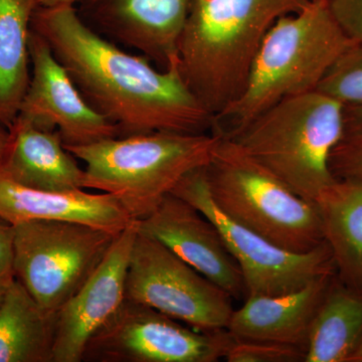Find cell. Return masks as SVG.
Masks as SVG:
<instances>
[{
  "instance_id": "2e32d148",
  "label": "cell",
  "mask_w": 362,
  "mask_h": 362,
  "mask_svg": "<svg viewBox=\"0 0 362 362\" xmlns=\"http://www.w3.org/2000/svg\"><path fill=\"white\" fill-rule=\"evenodd\" d=\"M8 132L0 175L47 192L84 189L85 170L66 149L59 130L42 129L18 116Z\"/></svg>"
},
{
  "instance_id": "ac0fdd59",
  "label": "cell",
  "mask_w": 362,
  "mask_h": 362,
  "mask_svg": "<svg viewBox=\"0 0 362 362\" xmlns=\"http://www.w3.org/2000/svg\"><path fill=\"white\" fill-rule=\"evenodd\" d=\"M338 280L362 293V180H337L316 199Z\"/></svg>"
},
{
  "instance_id": "8992f818",
  "label": "cell",
  "mask_w": 362,
  "mask_h": 362,
  "mask_svg": "<svg viewBox=\"0 0 362 362\" xmlns=\"http://www.w3.org/2000/svg\"><path fill=\"white\" fill-rule=\"evenodd\" d=\"M204 173L214 204L247 230L298 254L324 242L316 202L295 194L233 140L218 135Z\"/></svg>"
},
{
  "instance_id": "cb8c5ba5",
  "label": "cell",
  "mask_w": 362,
  "mask_h": 362,
  "mask_svg": "<svg viewBox=\"0 0 362 362\" xmlns=\"http://www.w3.org/2000/svg\"><path fill=\"white\" fill-rule=\"evenodd\" d=\"M330 169L337 180H362V140H342L331 153Z\"/></svg>"
},
{
  "instance_id": "4316f807",
  "label": "cell",
  "mask_w": 362,
  "mask_h": 362,
  "mask_svg": "<svg viewBox=\"0 0 362 362\" xmlns=\"http://www.w3.org/2000/svg\"><path fill=\"white\" fill-rule=\"evenodd\" d=\"M342 140L345 141L362 140V105L345 106L344 131H343Z\"/></svg>"
},
{
  "instance_id": "7402d4cb",
  "label": "cell",
  "mask_w": 362,
  "mask_h": 362,
  "mask_svg": "<svg viewBox=\"0 0 362 362\" xmlns=\"http://www.w3.org/2000/svg\"><path fill=\"white\" fill-rule=\"evenodd\" d=\"M317 90L344 106L362 105V42H354L340 54Z\"/></svg>"
},
{
  "instance_id": "3957f363",
  "label": "cell",
  "mask_w": 362,
  "mask_h": 362,
  "mask_svg": "<svg viewBox=\"0 0 362 362\" xmlns=\"http://www.w3.org/2000/svg\"><path fill=\"white\" fill-rule=\"evenodd\" d=\"M354 44L327 0H310L279 18L267 33L240 96L214 117V134L228 137L274 105L318 89L345 49Z\"/></svg>"
},
{
  "instance_id": "9c48e42d",
  "label": "cell",
  "mask_w": 362,
  "mask_h": 362,
  "mask_svg": "<svg viewBox=\"0 0 362 362\" xmlns=\"http://www.w3.org/2000/svg\"><path fill=\"white\" fill-rule=\"evenodd\" d=\"M126 299L202 331L226 329L235 310L228 293L138 230L126 277Z\"/></svg>"
},
{
  "instance_id": "30bf717a",
  "label": "cell",
  "mask_w": 362,
  "mask_h": 362,
  "mask_svg": "<svg viewBox=\"0 0 362 362\" xmlns=\"http://www.w3.org/2000/svg\"><path fill=\"white\" fill-rule=\"evenodd\" d=\"M204 168L188 173L171 194L197 207L218 226L242 271L247 297L286 294L322 276L337 274L325 240L304 254L286 251L221 213L209 194Z\"/></svg>"
},
{
  "instance_id": "f546056e",
  "label": "cell",
  "mask_w": 362,
  "mask_h": 362,
  "mask_svg": "<svg viewBox=\"0 0 362 362\" xmlns=\"http://www.w3.org/2000/svg\"><path fill=\"white\" fill-rule=\"evenodd\" d=\"M0 280V307H1L2 302H4V297H6L7 288L11 284V281Z\"/></svg>"
},
{
  "instance_id": "9a60e30c",
  "label": "cell",
  "mask_w": 362,
  "mask_h": 362,
  "mask_svg": "<svg viewBox=\"0 0 362 362\" xmlns=\"http://www.w3.org/2000/svg\"><path fill=\"white\" fill-rule=\"evenodd\" d=\"M0 218L11 225L33 221H69L119 235L132 220L116 199L85 189H35L0 175Z\"/></svg>"
},
{
  "instance_id": "277c9868",
  "label": "cell",
  "mask_w": 362,
  "mask_h": 362,
  "mask_svg": "<svg viewBox=\"0 0 362 362\" xmlns=\"http://www.w3.org/2000/svg\"><path fill=\"white\" fill-rule=\"evenodd\" d=\"M218 142L214 133L152 132L65 147L85 163L84 189L112 195L140 221L185 176L207 165Z\"/></svg>"
},
{
  "instance_id": "e0dca14e",
  "label": "cell",
  "mask_w": 362,
  "mask_h": 362,
  "mask_svg": "<svg viewBox=\"0 0 362 362\" xmlns=\"http://www.w3.org/2000/svg\"><path fill=\"white\" fill-rule=\"evenodd\" d=\"M335 276H322L286 294L247 297L233 310L226 330L237 340L282 343L306 350L314 317Z\"/></svg>"
},
{
  "instance_id": "5bb4252c",
  "label": "cell",
  "mask_w": 362,
  "mask_h": 362,
  "mask_svg": "<svg viewBox=\"0 0 362 362\" xmlns=\"http://www.w3.org/2000/svg\"><path fill=\"white\" fill-rule=\"evenodd\" d=\"M136 235L133 221L117 235L87 282L57 312L52 362H82L90 338L126 299V277Z\"/></svg>"
},
{
  "instance_id": "44dd1931",
  "label": "cell",
  "mask_w": 362,
  "mask_h": 362,
  "mask_svg": "<svg viewBox=\"0 0 362 362\" xmlns=\"http://www.w3.org/2000/svg\"><path fill=\"white\" fill-rule=\"evenodd\" d=\"M362 339V293L333 279L312 322L305 362H349Z\"/></svg>"
},
{
  "instance_id": "4dcf8cb0",
  "label": "cell",
  "mask_w": 362,
  "mask_h": 362,
  "mask_svg": "<svg viewBox=\"0 0 362 362\" xmlns=\"http://www.w3.org/2000/svg\"><path fill=\"white\" fill-rule=\"evenodd\" d=\"M349 362H362V339L354 354L350 357Z\"/></svg>"
},
{
  "instance_id": "603a6c76",
  "label": "cell",
  "mask_w": 362,
  "mask_h": 362,
  "mask_svg": "<svg viewBox=\"0 0 362 362\" xmlns=\"http://www.w3.org/2000/svg\"><path fill=\"white\" fill-rule=\"evenodd\" d=\"M306 350L282 343L237 340L228 350V362H301L305 361Z\"/></svg>"
},
{
  "instance_id": "4fadbf2b",
  "label": "cell",
  "mask_w": 362,
  "mask_h": 362,
  "mask_svg": "<svg viewBox=\"0 0 362 362\" xmlns=\"http://www.w3.org/2000/svg\"><path fill=\"white\" fill-rule=\"evenodd\" d=\"M135 221L138 232L160 242L233 299L247 296L242 271L220 230L197 207L170 194L150 216Z\"/></svg>"
},
{
  "instance_id": "d4e9b609",
  "label": "cell",
  "mask_w": 362,
  "mask_h": 362,
  "mask_svg": "<svg viewBox=\"0 0 362 362\" xmlns=\"http://www.w3.org/2000/svg\"><path fill=\"white\" fill-rule=\"evenodd\" d=\"M331 13L354 42H362V0H327Z\"/></svg>"
},
{
  "instance_id": "6da1fadb",
  "label": "cell",
  "mask_w": 362,
  "mask_h": 362,
  "mask_svg": "<svg viewBox=\"0 0 362 362\" xmlns=\"http://www.w3.org/2000/svg\"><path fill=\"white\" fill-rule=\"evenodd\" d=\"M30 28L68 71L85 101L120 137L152 132L211 133L214 118L188 89L177 66L160 70L95 32L74 6H40Z\"/></svg>"
},
{
  "instance_id": "d6986e66",
  "label": "cell",
  "mask_w": 362,
  "mask_h": 362,
  "mask_svg": "<svg viewBox=\"0 0 362 362\" xmlns=\"http://www.w3.org/2000/svg\"><path fill=\"white\" fill-rule=\"evenodd\" d=\"M54 329L56 314L14 278L0 307V362H52Z\"/></svg>"
},
{
  "instance_id": "7c38bea8",
  "label": "cell",
  "mask_w": 362,
  "mask_h": 362,
  "mask_svg": "<svg viewBox=\"0 0 362 362\" xmlns=\"http://www.w3.org/2000/svg\"><path fill=\"white\" fill-rule=\"evenodd\" d=\"M192 0H81L83 21L114 44L141 52L160 70L177 66Z\"/></svg>"
},
{
  "instance_id": "ffe728a7",
  "label": "cell",
  "mask_w": 362,
  "mask_h": 362,
  "mask_svg": "<svg viewBox=\"0 0 362 362\" xmlns=\"http://www.w3.org/2000/svg\"><path fill=\"white\" fill-rule=\"evenodd\" d=\"M40 0H0V125L9 129L30 84V23Z\"/></svg>"
},
{
  "instance_id": "ba28073f",
  "label": "cell",
  "mask_w": 362,
  "mask_h": 362,
  "mask_svg": "<svg viewBox=\"0 0 362 362\" xmlns=\"http://www.w3.org/2000/svg\"><path fill=\"white\" fill-rule=\"evenodd\" d=\"M226 329L202 331L125 299L86 346V362H216L235 343Z\"/></svg>"
},
{
  "instance_id": "f1b7e54d",
  "label": "cell",
  "mask_w": 362,
  "mask_h": 362,
  "mask_svg": "<svg viewBox=\"0 0 362 362\" xmlns=\"http://www.w3.org/2000/svg\"><path fill=\"white\" fill-rule=\"evenodd\" d=\"M9 132L4 126L0 125V158L6 151L7 142H8Z\"/></svg>"
},
{
  "instance_id": "52a82bcc",
  "label": "cell",
  "mask_w": 362,
  "mask_h": 362,
  "mask_svg": "<svg viewBox=\"0 0 362 362\" xmlns=\"http://www.w3.org/2000/svg\"><path fill=\"white\" fill-rule=\"evenodd\" d=\"M13 230L14 278L54 314L87 282L118 235L69 221H26Z\"/></svg>"
},
{
  "instance_id": "7a4b0ae2",
  "label": "cell",
  "mask_w": 362,
  "mask_h": 362,
  "mask_svg": "<svg viewBox=\"0 0 362 362\" xmlns=\"http://www.w3.org/2000/svg\"><path fill=\"white\" fill-rule=\"evenodd\" d=\"M310 0H192L177 47L188 89L214 117L246 87L252 62L274 23Z\"/></svg>"
},
{
  "instance_id": "83f0119b",
  "label": "cell",
  "mask_w": 362,
  "mask_h": 362,
  "mask_svg": "<svg viewBox=\"0 0 362 362\" xmlns=\"http://www.w3.org/2000/svg\"><path fill=\"white\" fill-rule=\"evenodd\" d=\"M81 0H40V6L56 7L62 6H74Z\"/></svg>"
},
{
  "instance_id": "5b68a950",
  "label": "cell",
  "mask_w": 362,
  "mask_h": 362,
  "mask_svg": "<svg viewBox=\"0 0 362 362\" xmlns=\"http://www.w3.org/2000/svg\"><path fill=\"white\" fill-rule=\"evenodd\" d=\"M344 108L334 98L312 90L279 102L226 138L295 194L316 202L337 180L330 156L343 139Z\"/></svg>"
},
{
  "instance_id": "484cf974",
  "label": "cell",
  "mask_w": 362,
  "mask_h": 362,
  "mask_svg": "<svg viewBox=\"0 0 362 362\" xmlns=\"http://www.w3.org/2000/svg\"><path fill=\"white\" fill-rule=\"evenodd\" d=\"M13 233V226L0 218V280L14 279Z\"/></svg>"
},
{
  "instance_id": "8fae6325",
  "label": "cell",
  "mask_w": 362,
  "mask_h": 362,
  "mask_svg": "<svg viewBox=\"0 0 362 362\" xmlns=\"http://www.w3.org/2000/svg\"><path fill=\"white\" fill-rule=\"evenodd\" d=\"M33 73L18 117L47 130H59L65 146H83L120 137L118 128L85 101L44 37L30 30Z\"/></svg>"
}]
</instances>
